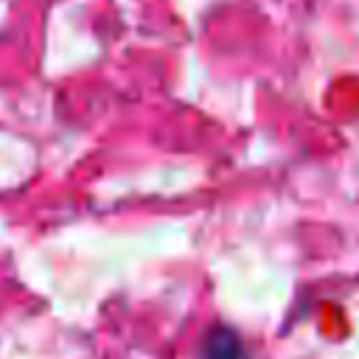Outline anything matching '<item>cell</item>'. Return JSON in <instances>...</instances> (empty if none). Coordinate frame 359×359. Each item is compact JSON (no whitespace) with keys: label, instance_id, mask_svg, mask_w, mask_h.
I'll list each match as a JSON object with an SVG mask.
<instances>
[{"label":"cell","instance_id":"1","mask_svg":"<svg viewBox=\"0 0 359 359\" xmlns=\"http://www.w3.org/2000/svg\"><path fill=\"white\" fill-rule=\"evenodd\" d=\"M199 359H244L241 339L236 337V331L216 325L208 331V337L199 348Z\"/></svg>","mask_w":359,"mask_h":359}]
</instances>
